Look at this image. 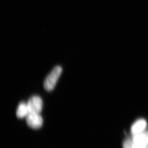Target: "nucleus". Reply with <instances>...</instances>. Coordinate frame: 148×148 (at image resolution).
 <instances>
[{"label": "nucleus", "instance_id": "1", "mask_svg": "<svg viewBox=\"0 0 148 148\" xmlns=\"http://www.w3.org/2000/svg\"><path fill=\"white\" fill-rule=\"evenodd\" d=\"M62 72L61 66H56L47 77L44 83V87L47 91H51L54 89Z\"/></svg>", "mask_w": 148, "mask_h": 148}, {"label": "nucleus", "instance_id": "2", "mask_svg": "<svg viewBox=\"0 0 148 148\" xmlns=\"http://www.w3.org/2000/svg\"><path fill=\"white\" fill-rule=\"evenodd\" d=\"M29 113L40 114L42 109V101L38 96H34L30 98L27 103Z\"/></svg>", "mask_w": 148, "mask_h": 148}, {"label": "nucleus", "instance_id": "3", "mask_svg": "<svg viewBox=\"0 0 148 148\" xmlns=\"http://www.w3.org/2000/svg\"><path fill=\"white\" fill-rule=\"evenodd\" d=\"M132 148H147L148 147V131L133 135Z\"/></svg>", "mask_w": 148, "mask_h": 148}, {"label": "nucleus", "instance_id": "4", "mask_svg": "<svg viewBox=\"0 0 148 148\" xmlns=\"http://www.w3.org/2000/svg\"><path fill=\"white\" fill-rule=\"evenodd\" d=\"M27 125L33 129L40 128L43 124V119L39 114L29 113L26 116Z\"/></svg>", "mask_w": 148, "mask_h": 148}, {"label": "nucleus", "instance_id": "5", "mask_svg": "<svg viewBox=\"0 0 148 148\" xmlns=\"http://www.w3.org/2000/svg\"><path fill=\"white\" fill-rule=\"evenodd\" d=\"M147 123L145 120L138 119L132 124L131 128V133L133 135H137L145 131Z\"/></svg>", "mask_w": 148, "mask_h": 148}, {"label": "nucleus", "instance_id": "6", "mask_svg": "<svg viewBox=\"0 0 148 148\" xmlns=\"http://www.w3.org/2000/svg\"><path fill=\"white\" fill-rule=\"evenodd\" d=\"M29 113L27 104L24 102L19 103L16 112V115L18 119H22L27 116Z\"/></svg>", "mask_w": 148, "mask_h": 148}, {"label": "nucleus", "instance_id": "7", "mask_svg": "<svg viewBox=\"0 0 148 148\" xmlns=\"http://www.w3.org/2000/svg\"><path fill=\"white\" fill-rule=\"evenodd\" d=\"M133 141L132 139H127L125 140L123 144V148H132Z\"/></svg>", "mask_w": 148, "mask_h": 148}, {"label": "nucleus", "instance_id": "8", "mask_svg": "<svg viewBox=\"0 0 148 148\" xmlns=\"http://www.w3.org/2000/svg\"><path fill=\"white\" fill-rule=\"evenodd\" d=\"M147 148H148V147Z\"/></svg>", "mask_w": 148, "mask_h": 148}]
</instances>
